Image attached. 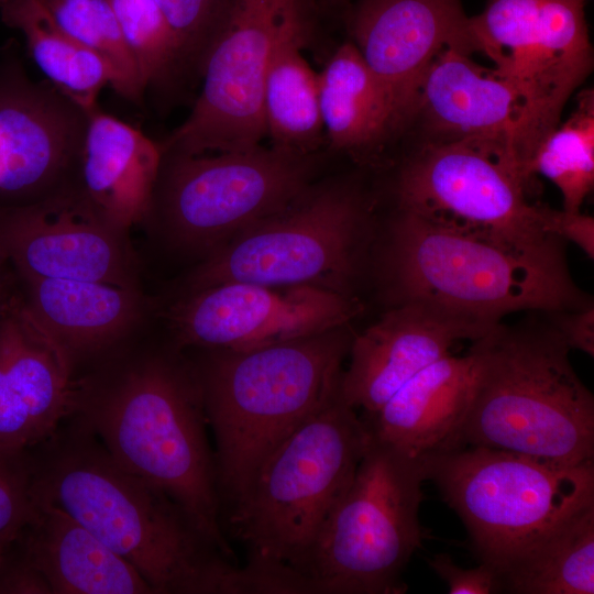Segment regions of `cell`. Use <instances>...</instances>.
<instances>
[{"mask_svg":"<svg viewBox=\"0 0 594 594\" xmlns=\"http://www.w3.org/2000/svg\"><path fill=\"white\" fill-rule=\"evenodd\" d=\"M61 422L10 371L0 352V449L38 447L56 433Z\"/></svg>","mask_w":594,"mask_h":594,"instance_id":"cell-32","label":"cell"},{"mask_svg":"<svg viewBox=\"0 0 594 594\" xmlns=\"http://www.w3.org/2000/svg\"><path fill=\"white\" fill-rule=\"evenodd\" d=\"M430 569L447 584L450 594H492L502 592L499 573L480 562L474 568H462L447 553L428 560Z\"/></svg>","mask_w":594,"mask_h":594,"instance_id":"cell-34","label":"cell"},{"mask_svg":"<svg viewBox=\"0 0 594 594\" xmlns=\"http://www.w3.org/2000/svg\"><path fill=\"white\" fill-rule=\"evenodd\" d=\"M387 273L396 304L426 301L496 324L510 312H558L590 305L568 265L539 261L400 210Z\"/></svg>","mask_w":594,"mask_h":594,"instance_id":"cell-6","label":"cell"},{"mask_svg":"<svg viewBox=\"0 0 594 594\" xmlns=\"http://www.w3.org/2000/svg\"><path fill=\"white\" fill-rule=\"evenodd\" d=\"M421 462L464 525L480 562L499 575L549 532L594 504V462L564 466L461 447Z\"/></svg>","mask_w":594,"mask_h":594,"instance_id":"cell-8","label":"cell"},{"mask_svg":"<svg viewBox=\"0 0 594 594\" xmlns=\"http://www.w3.org/2000/svg\"><path fill=\"white\" fill-rule=\"evenodd\" d=\"M553 326L570 348L594 355V307L552 312Z\"/></svg>","mask_w":594,"mask_h":594,"instance_id":"cell-37","label":"cell"},{"mask_svg":"<svg viewBox=\"0 0 594 594\" xmlns=\"http://www.w3.org/2000/svg\"><path fill=\"white\" fill-rule=\"evenodd\" d=\"M0 594H52L47 580L28 558L16 538L0 559Z\"/></svg>","mask_w":594,"mask_h":594,"instance_id":"cell-35","label":"cell"},{"mask_svg":"<svg viewBox=\"0 0 594 594\" xmlns=\"http://www.w3.org/2000/svg\"><path fill=\"white\" fill-rule=\"evenodd\" d=\"M585 1L546 0L542 29L518 86L525 117L515 152L529 180L534 153L559 125L564 105L593 67Z\"/></svg>","mask_w":594,"mask_h":594,"instance_id":"cell-20","label":"cell"},{"mask_svg":"<svg viewBox=\"0 0 594 594\" xmlns=\"http://www.w3.org/2000/svg\"><path fill=\"white\" fill-rule=\"evenodd\" d=\"M0 15L23 34L31 58L48 82L86 113L98 106L105 87L117 91L112 67L64 32L38 0H1Z\"/></svg>","mask_w":594,"mask_h":594,"instance_id":"cell-25","label":"cell"},{"mask_svg":"<svg viewBox=\"0 0 594 594\" xmlns=\"http://www.w3.org/2000/svg\"><path fill=\"white\" fill-rule=\"evenodd\" d=\"M351 42L387 91L400 131L411 123L422 79L447 48L480 52L461 0H358Z\"/></svg>","mask_w":594,"mask_h":594,"instance_id":"cell-16","label":"cell"},{"mask_svg":"<svg viewBox=\"0 0 594 594\" xmlns=\"http://www.w3.org/2000/svg\"><path fill=\"white\" fill-rule=\"evenodd\" d=\"M502 592L594 593V504L579 510L509 565Z\"/></svg>","mask_w":594,"mask_h":594,"instance_id":"cell-27","label":"cell"},{"mask_svg":"<svg viewBox=\"0 0 594 594\" xmlns=\"http://www.w3.org/2000/svg\"><path fill=\"white\" fill-rule=\"evenodd\" d=\"M19 279L25 309L73 369L118 345L144 314L138 287L81 279Z\"/></svg>","mask_w":594,"mask_h":594,"instance_id":"cell-19","label":"cell"},{"mask_svg":"<svg viewBox=\"0 0 594 594\" xmlns=\"http://www.w3.org/2000/svg\"><path fill=\"white\" fill-rule=\"evenodd\" d=\"M369 441L363 419L339 388L272 451L230 506L228 524L248 550V565L289 584L298 579Z\"/></svg>","mask_w":594,"mask_h":594,"instance_id":"cell-5","label":"cell"},{"mask_svg":"<svg viewBox=\"0 0 594 594\" xmlns=\"http://www.w3.org/2000/svg\"><path fill=\"white\" fill-rule=\"evenodd\" d=\"M144 88L180 76L175 43L156 0H108Z\"/></svg>","mask_w":594,"mask_h":594,"instance_id":"cell-30","label":"cell"},{"mask_svg":"<svg viewBox=\"0 0 594 594\" xmlns=\"http://www.w3.org/2000/svg\"><path fill=\"white\" fill-rule=\"evenodd\" d=\"M529 174H540L557 186L564 210L581 211L594 185L592 88L578 95L574 111L540 143L530 160Z\"/></svg>","mask_w":594,"mask_h":594,"instance_id":"cell-28","label":"cell"},{"mask_svg":"<svg viewBox=\"0 0 594 594\" xmlns=\"http://www.w3.org/2000/svg\"><path fill=\"white\" fill-rule=\"evenodd\" d=\"M529 182L506 140L424 141L406 160L395 193L400 210L513 253L565 264L544 233Z\"/></svg>","mask_w":594,"mask_h":594,"instance_id":"cell-9","label":"cell"},{"mask_svg":"<svg viewBox=\"0 0 594 594\" xmlns=\"http://www.w3.org/2000/svg\"><path fill=\"white\" fill-rule=\"evenodd\" d=\"M55 23L101 56L118 78L117 94L138 102L145 88L108 0H38Z\"/></svg>","mask_w":594,"mask_h":594,"instance_id":"cell-29","label":"cell"},{"mask_svg":"<svg viewBox=\"0 0 594 594\" xmlns=\"http://www.w3.org/2000/svg\"><path fill=\"white\" fill-rule=\"evenodd\" d=\"M33 475L31 449H0V547L10 544L35 513Z\"/></svg>","mask_w":594,"mask_h":594,"instance_id":"cell-33","label":"cell"},{"mask_svg":"<svg viewBox=\"0 0 594 594\" xmlns=\"http://www.w3.org/2000/svg\"><path fill=\"white\" fill-rule=\"evenodd\" d=\"M348 324L248 351L208 350L195 364L222 503L244 495L272 451L339 388Z\"/></svg>","mask_w":594,"mask_h":594,"instance_id":"cell-4","label":"cell"},{"mask_svg":"<svg viewBox=\"0 0 594 594\" xmlns=\"http://www.w3.org/2000/svg\"><path fill=\"white\" fill-rule=\"evenodd\" d=\"M148 218L183 248L207 255L288 205L314 180L316 154L272 145L205 154L162 153Z\"/></svg>","mask_w":594,"mask_h":594,"instance_id":"cell-11","label":"cell"},{"mask_svg":"<svg viewBox=\"0 0 594 594\" xmlns=\"http://www.w3.org/2000/svg\"><path fill=\"white\" fill-rule=\"evenodd\" d=\"M350 0H320L322 4H324L328 8H343L349 3Z\"/></svg>","mask_w":594,"mask_h":594,"instance_id":"cell-39","label":"cell"},{"mask_svg":"<svg viewBox=\"0 0 594 594\" xmlns=\"http://www.w3.org/2000/svg\"><path fill=\"white\" fill-rule=\"evenodd\" d=\"M34 458L33 496L73 517L157 594H261L258 573L223 556L167 495L122 469L75 426Z\"/></svg>","mask_w":594,"mask_h":594,"instance_id":"cell-2","label":"cell"},{"mask_svg":"<svg viewBox=\"0 0 594 594\" xmlns=\"http://www.w3.org/2000/svg\"><path fill=\"white\" fill-rule=\"evenodd\" d=\"M470 349L473 388L454 449L487 448L564 466L594 462V397L552 323L499 322Z\"/></svg>","mask_w":594,"mask_h":594,"instance_id":"cell-3","label":"cell"},{"mask_svg":"<svg viewBox=\"0 0 594 594\" xmlns=\"http://www.w3.org/2000/svg\"><path fill=\"white\" fill-rule=\"evenodd\" d=\"M70 415L116 463L167 495L234 561L195 365L158 352L109 365L75 381Z\"/></svg>","mask_w":594,"mask_h":594,"instance_id":"cell-1","label":"cell"},{"mask_svg":"<svg viewBox=\"0 0 594 594\" xmlns=\"http://www.w3.org/2000/svg\"><path fill=\"white\" fill-rule=\"evenodd\" d=\"M496 324L426 301L396 304L353 336L341 396L355 410L374 414L411 377L450 354L455 343L473 342Z\"/></svg>","mask_w":594,"mask_h":594,"instance_id":"cell-17","label":"cell"},{"mask_svg":"<svg viewBox=\"0 0 594 594\" xmlns=\"http://www.w3.org/2000/svg\"><path fill=\"white\" fill-rule=\"evenodd\" d=\"M10 266L0 260V312L6 302L16 290L14 289V283L11 277V273L8 272Z\"/></svg>","mask_w":594,"mask_h":594,"instance_id":"cell-38","label":"cell"},{"mask_svg":"<svg viewBox=\"0 0 594 594\" xmlns=\"http://www.w3.org/2000/svg\"><path fill=\"white\" fill-rule=\"evenodd\" d=\"M421 462L373 439L297 570L304 594H402L422 547Z\"/></svg>","mask_w":594,"mask_h":594,"instance_id":"cell-7","label":"cell"},{"mask_svg":"<svg viewBox=\"0 0 594 594\" xmlns=\"http://www.w3.org/2000/svg\"><path fill=\"white\" fill-rule=\"evenodd\" d=\"M524 117L525 101L512 82L447 48L422 79L413 121H420L425 141L497 139L515 151Z\"/></svg>","mask_w":594,"mask_h":594,"instance_id":"cell-18","label":"cell"},{"mask_svg":"<svg viewBox=\"0 0 594 594\" xmlns=\"http://www.w3.org/2000/svg\"><path fill=\"white\" fill-rule=\"evenodd\" d=\"M162 157L160 142L97 106L87 112L75 183L100 212L129 231L148 219Z\"/></svg>","mask_w":594,"mask_h":594,"instance_id":"cell-22","label":"cell"},{"mask_svg":"<svg viewBox=\"0 0 594 594\" xmlns=\"http://www.w3.org/2000/svg\"><path fill=\"white\" fill-rule=\"evenodd\" d=\"M16 540L52 594L154 593L130 562L50 503L35 501V513Z\"/></svg>","mask_w":594,"mask_h":594,"instance_id":"cell-23","label":"cell"},{"mask_svg":"<svg viewBox=\"0 0 594 594\" xmlns=\"http://www.w3.org/2000/svg\"><path fill=\"white\" fill-rule=\"evenodd\" d=\"M311 40L297 36L280 45L267 72L263 112L271 145L311 155L326 143L319 77L301 51Z\"/></svg>","mask_w":594,"mask_h":594,"instance_id":"cell-26","label":"cell"},{"mask_svg":"<svg viewBox=\"0 0 594 594\" xmlns=\"http://www.w3.org/2000/svg\"><path fill=\"white\" fill-rule=\"evenodd\" d=\"M13 47L0 56V205L38 200L75 182L87 113L31 80Z\"/></svg>","mask_w":594,"mask_h":594,"instance_id":"cell-15","label":"cell"},{"mask_svg":"<svg viewBox=\"0 0 594 594\" xmlns=\"http://www.w3.org/2000/svg\"><path fill=\"white\" fill-rule=\"evenodd\" d=\"M172 32L179 74L200 76L237 0H156Z\"/></svg>","mask_w":594,"mask_h":594,"instance_id":"cell-31","label":"cell"},{"mask_svg":"<svg viewBox=\"0 0 594 594\" xmlns=\"http://www.w3.org/2000/svg\"><path fill=\"white\" fill-rule=\"evenodd\" d=\"M326 142L338 152L370 156L400 131L392 100L351 41L318 73Z\"/></svg>","mask_w":594,"mask_h":594,"instance_id":"cell-24","label":"cell"},{"mask_svg":"<svg viewBox=\"0 0 594 594\" xmlns=\"http://www.w3.org/2000/svg\"><path fill=\"white\" fill-rule=\"evenodd\" d=\"M538 216L544 233L576 244L590 258L594 257V218L581 211L557 210L538 205Z\"/></svg>","mask_w":594,"mask_h":594,"instance_id":"cell-36","label":"cell"},{"mask_svg":"<svg viewBox=\"0 0 594 594\" xmlns=\"http://www.w3.org/2000/svg\"><path fill=\"white\" fill-rule=\"evenodd\" d=\"M316 0H237L210 47L202 87L186 120L163 142L162 153L242 151L266 136L264 86L282 44L312 35Z\"/></svg>","mask_w":594,"mask_h":594,"instance_id":"cell-12","label":"cell"},{"mask_svg":"<svg viewBox=\"0 0 594 594\" xmlns=\"http://www.w3.org/2000/svg\"><path fill=\"white\" fill-rule=\"evenodd\" d=\"M8 546H9V544H8ZM8 546H6V547H0V559H1V557H2V554H3V552H4V550H6V548H7Z\"/></svg>","mask_w":594,"mask_h":594,"instance_id":"cell-40","label":"cell"},{"mask_svg":"<svg viewBox=\"0 0 594 594\" xmlns=\"http://www.w3.org/2000/svg\"><path fill=\"white\" fill-rule=\"evenodd\" d=\"M367 219L366 199L355 186L314 180L284 208L209 253L190 277L191 290L249 282L349 294Z\"/></svg>","mask_w":594,"mask_h":594,"instance_id":"cell-10","label":"cell"},{"mask_svg":"<svg viewBox=\"0 0 594 594\" xmlns=\"http://www.w3.org/2000/svg\"><path fill=\"white\" fill-rule=\"evenodd\" d=\"M0 2H1V0H0Z\"/></svg>","mask_w":594,"mask_h":594,"instance_id":"cell-41","label":"cell"},{"mask_svg":"<svg viewBox=\"0 0 594 594\" xmlns=\"http://www.w3.org/2000/svg\"><path fill=\"white\" fill-rule=\"evenodd\" d=\"M362 308L315 286L227 282L191 290L169 319L179 348L248 351L346 326Z\"/></svg>","mask_w":594,"mask_h":594,"instance_id":"cell-14","label":"cell"},{"mask_svg":"<svg viewBox=\"0 0 594 594\" xmlns=\"http://www.w3.org/2000/svg\"><path fill=\"white\" fill-rule=\"evenodd\" d=\"M475 373L470 349L430 364L363 419L371 437L422 461L454 449Z\"/></svg>","mask_w":594,"mask_h":594,"instance_id":"cell-21","label":"cell"},{"mask_svg":"<svg viewBox=\"0 0 594 594\" xmlns=\"http://www.w3.org/2000/svg\"><path fill=\"white\" fill-rule=\"evenodd\" d=\"M128 235L75 182L32 202L0 205V260L18 278L136 287V257Z\"/></svg>","mask_w":594,"mask_h":594,"instance_id":"cell-13","label":"cell"}]
</instances>
